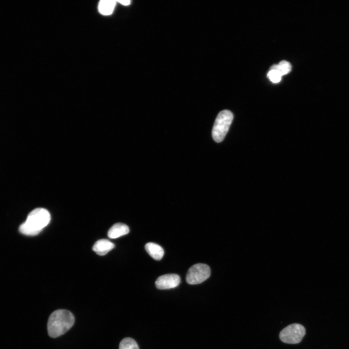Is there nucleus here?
I'll list each match as a JSON object with an SVG mask.
<instances>
[{"mask_svg":"<svg viewBox=\"0 0 349 349\" xmlns=\"http://www.w3.org/2000/svg\"><path fill=\"white\" fill-rule=\"evenodd\" d=\"M75 318L68 310L58 309L49 316L47 324L49 336L52 338L59 337L67 332L74 325Z\"/></svg>","mask_w":349,"mask_h":349,"instance_id":"obj_1","label":"nucleus"},{"mask_svg":"<svg viewBox=\"0 0 349 349\" xmlns=\"http://www.w3.org/2000/svg\"><path fill=\"white\" fill-rule=\"evenodd\" d=\"M50 215L48 210L37 208L28 215L26 221L19 227V231L26 235L38 234L50 222Z\"/></svg>","mask_w":349,"mask_h":349,"instance_id":"obj_2","label":"nucleus"},{"mask_svg":"<svg viewBox=\"0 0 349 349\" xmlns=\"http://www.w3.org/2000/svg\"><path fill=\"white\" fill-rule=\"evenodd\" d=\"M233 119V114L231 111L224 110L218 114L212 131L213 140L217 143L223 141L226 135Z\"/></svg>","mask_w":349,"mask_h":349,"instance_id":"obj_3","label":"nucleus"},{"mask_svg":"<svg viewBox=\"0 0 349 349\" xmlns=\"http://www.w3.org/2000/svg\"><path fill=\"white\" fill-rule=\"evenodd\" d=\"M305 334L304 327L298 323L289 325L283 329L279 334L280 340L285 343H300Z\"/></svg>","mask_w":349,"mask_h":349,"instance_id":"obj_4","label":"nucleus"},{"mask_svg":"<svg viewBox=\"0 0 349 349\" xmlns=\"http://www.w3.org/2000/svg\"><path fill=\"white\" fill-rule=\"evenodd\" d=\"M209 267L205 264L198 263L192 266L188 270L186 280L190 285L202 283L210 275Z\"/></svg>","mask_w":349,"mask_h":349,"instance_id":"obj_5","label":"nucleus"},{"mask_svg":"<svg viewBox=\"0 0 349 349\" xmlns=\"http://www.w3.org/2000/svg\"><path fill=\"white\" fill-rule=\"evenodd\" d=\"M180 281V276L176 274H166L159 277L155 285L159 289H169L177 286Z\"/></svg>","mask_w":349,"mask_h":349,"instance_id":"obj_6","label":"nucleus"},{"mask_svg":"<svg viewBox=\"0 0 349 349\" xmlns=\"http://www.w3.org/2000/svg\"><path fill=\"white\" fill-rule=\"evenodd\" d=\"M114 247V244L108 239H102L97 241L93 247V250L97 254L104 255Z\"/></svg>","mask_w":349,"mask_h":349,"instance_id":"obj_7","label":"nucleus"},{"mask_svg":"<svg viewBox=\"0 0 349 349\" xmlns=\"http://www.w3.org/2000/svg\"><path fill=\"white\" fill-rule=\"evenodd\" d=\"M129 232L127 225L123 223H117L109 229L108 236L111 238H116L128 234Z\"/></svg>","mask_w":349,"mask_h":349,"instance_id":"obj_8","label":"nucleus"},{"mask_svg":"<svg viewBox=\"0 0 349 349\" xmlns=\"http://www.w3.org/2000/svg\"><path fill=\"white\" fill-rule=\"evenodd\" d=\"M145 249L147 253L154 259L160 260L164 255V250L159 245L148 242L145 245Z\"/></svg>","mask_w":349,"mask_h":349,"instance_id":"obj_9","label":"nucleus"},{"mask_svg":"<svg viewBox=\"0 0 349 349\" xmlns=\"http://www.w3.org/2000/svg\"><path fill=\"white\" fill-rule=\"evenodd\" d=\"M116 1L113 0H102L98 4V10L99 12L105 16L110 15L112 14Z\"/></svg>","mask_w":349,"mask_h":349,"instance_id":"obj_10","label":"nucleus"},{"mask_svg":"<svg viewBox=\"0 0 349 349\" xmlns=\"http://www.w3.org/2000/svg\"><path fill=\"white\" fill-rule=\"evenodd\" d=\"M270 69L276 70L281 76L288 73L291 69L290 63L286 61H282L278 64L272 65Z\"/></svg>","mask_w":349,"mask_h":349,"instance_id":"obj_11","label":"nucleus"},{"mask_svg":"<svg viewBox=\"0 0 349 349\" xmlns=\"http://www.w3.org/2000/svg\"><path fill=\"white\" fill-rule=\"evenodd\" d=\"M119 349H139L136 342L132 338L126 337L120 343Z\"/></svg>","mask_w":349,"mask_h":349,"instance_id":"obj_12","label":"nucleus"},{"mask_svg":"<svg viewBox=\"0 0 349 349\" xmlns=\"http://www.w3.org/2000/svg\"><path fill=\"white\" fill-rule=\"evenodd\" d=\"M268 76L270 80L274 82L277 83L281 80L282 76L275 69H270L268 73Z\"/></svg>","mask_w":349,"mask_h":349,"instance_id":"obj_13","label":"nucleus"},{"mask_svg":"<svg viewBox=\"0 0 349 349\" xmlns=\"http://www.w3.org/2000/svg\"><path fill=\"white\" fill-rule=\"evenodd\" d=\"M116 1L125 6L128 5L130 3V0H117Z\"/></svg>","mask_w":349,"mask_h":349,"instance_id":"obj_14","label":"nucleus"}]
</instances>
